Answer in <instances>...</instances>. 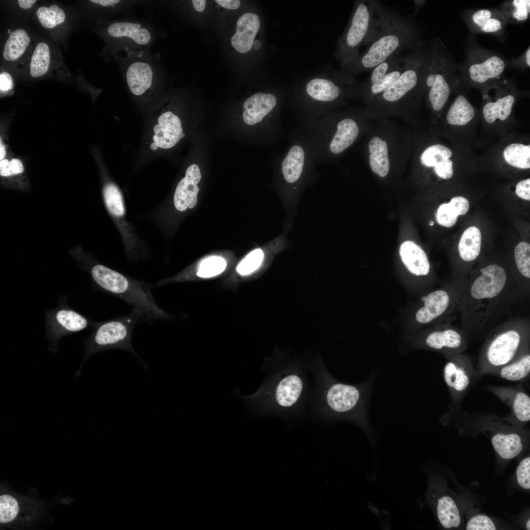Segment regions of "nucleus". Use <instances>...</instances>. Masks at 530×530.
I'll return each instance as SVG.
<instances>
[{
	"instance_id": "obj_16",
	"label": "nucleus",
	"mask_w": 530,
	"mask_h": 530,
	"mask_svg": "<svg viewBox=\"0 0 530 530\" xmlns=\"http://www.w3.org/2000/svg\"><path fill=\"white\" fill-rule=\"evenodd\" d=\"M507 65L501 55L475 48L467 53L460 69L461 77L472 84L488 86L502 79Z\"/></svg>"
},
{
	"instance_id": "obj_14",
	"label": "nucleus",
	"mask_w": 530,
	"mask_h": 530,
	"mask_svg": "<svg viewBox=\"0 0 530 530\" xmlns=\"http://www.w3.org/2000/svg\"><path fill=\"white\" fill-rule=\"evenodd\" d=\"M289 94L288 91L282 90L276 94L263 92L254 94L243 104L244 123L253 128L259 138L278 137L284 130L280 119V110Z\"/></svg>"
},
{
	"instance_id": "obj_10",
	"label": "nucleus",
	"mask_w": 530,
	"mask_h": 530,
	"mask_svg": "<svg viewBox=\"0 0 530 530\" xmlns=\"http://www.w3.org/2000/svg\"><path fill=\"white\" fill-rule=\"evenodd\" d=\"M387 8L376 0H357L339 37L334 54L342 67L355 58L363 46L372 41L384 20Z\"/></svg>"
},
{
	"instance_id": "obj_1",
	"label": "nucleus",
	"mask_w": 530,
	"mask_h": 530,
	"mask_svg": "<svg viewBox=\"0 0 530 530\" xmlns=\"http://www.w3.org/2000/svg\"><path fill=\"white\" fill-rule=\"evenodd\" d=\"M479 271L471 281H460L457 311L467 337L490 332L504 322L529 293L519 283L511 282L500 265L490 264Z\"/></svg>"
},
{
	"instance_id": "obj_38",
	"label": "nucleus",
	"mask_w": 530,
	"mask_h": 530,
	"mask_svg": "<svg viewBox=\"0 0 530 530\" xmlns=\"http://www.w3.org/2000/svg\"><path fill=\"white\" fill-rule=\"evenodd\" d=\"M508 23L521 24L530 17V0H511L503 2L500 8Z\"/></svg>"
},
{
	"instance_id": "obj_28",
	"label": "nucleus",
	"mask_w": 530,
	"mask_h": 530,
	"mask_svg": "<svg viewBox=\"0 0 530 530\" xmlns=\"http://www.w3.org/2000/svg\"><path fill=\"white\" fill-rule=\"evenodd\" d=\"M53 52L47 42L37 43L32 52L28 64L30 77L38 78L49 73L53 65Z\"/></svg>"
},
{
	"instance_id": "obj_17",
	"label": "nucleus",
	"mask_w": 530,
	"mask_h": 530,
	"mask_svg": "<svg viewBox=\"0 0 530 530\" xmlns=\"http://www.w3.org/2000/svg\"><path fill=\"white\" fill-rule=\"evenodd\" d=\"M155 111L146 145L149 152L158 154L175 147L185 134L181 119L168 106H162Z\"/></svg>"
},
{
	"instance_id": "obj_44",
	"label": "nucleus",
	"mask_w": 530,
	"mask_h": 530,
	"mask_svg": "<svg viewBox=\"0 0 530 530\" xmlns=\"http://www.w3.org/2000/svg\"><path fill=\"white\" fill-rule=\"evenodd\" d=\"M19 511L17 500L8 494L0 496V522L6 524L13 521Z\"/></svg>"
},
{
	"instance_id": "obj_20",
	"label": "nucleus",
	"mask_w": 530,
	"mask_h": 530,
	"mask_svg": "<svg viewBox=\"0 0 530 530\" xmlns=\"http://www.w3.org/2000/svg\"><path fill=\"white\" fill-rule=\"evenodd\" d=\"M443 376L450 392L452 406L460 403L474 377L477 378L470 359L462 353L446 357Z\"/></svg>"
},
{
	"instance_id": "obj_50",
	"label": "nucleus",
	"mask_w": 530,
	"mask_h": 530,
	"mask_svg": "<svg viewBox=\"0 0 530 530\" xmlns=\"http://www.w3.org/2000/svg\"><path fill=\"white\" fill-rule=\"evenodd\" d=\"M450 203L456 211L458 215L465 214L469 210V201L462 196H455L451 199Z\"/></svg>"
},
{
	"instance_id": "obj_61",
	"label": "nucleus",
	"mask_w": 530,
	"mask_h": 530,
	"mask_svg": "<svg viewBox=\"0 0 530 530\" xmlns=\"http://www.w3.org/2000/svg\"><path fill=\"white\" fill-rule=\"evenodd\" d=\"M526 528H527V530H530V519H529L527 522Z\"/></svg>"
},
{
	"instance_id": "obj_12",
	"label": "nucleus",
	"mask_w": 530,
	"mask_h": 530,
	"mask_svg": "<svg viewBox=\"0 0 530 530\" xmlns=\"http://www.w3.org/2000/svg\"><path fill=\"white\" fill-rule=\"evenodd\" d=\"M455 61L442 40L436 38L427 46L423 86L427 91L430 105L438 112L445 106L451 87L458 81Z\"/></svg>"
},
{
	"instance_id": "obj_32",
	"label": "nucleus",
	"mask_w": 530,
	"mask_h": 530,
	"mask_svg": "<svg viewBox=\"0 0 530 530\" xmlns=\"http://www.w3.org/2000/svg\"><path fill=\"white\" fill-rule=\"evenodd\" d=\"M31 41L28 32L23 28L13 30L8 36L4 44L2 57L8 62L19 59L25 53Z\"/></svg>"
},
{
	"instance_id": "obj_56",
	"label": "nucleus",
	"mask_w": 530,
	"mask_h": 530,
	"mask_svg": "<svg viewBox=\"0 0 530 530\" xmlns=\"http://www.w3.org/2000/svg\"><path fill=\"white\" fill-rule=\"evenodd\" d=\"M10 163L13 175L20 174L23 172L24 166L19 159H13L10 161Z\"/></svg>"
},
{
	"instance_id": "obj_46",
	"label": "nucleus",
	"mask_w": 530,
	"mask_h": 530,
	"mask_svg": "<svg viewBox=\"0 0 530 530\" xmlns=\"http://www.w3.org/2000/svg\"><path fill=\"white\" fill-rule=\"evenodd\" d=\"M458 214L449 203L441 204L438 207L436 219L439 224L446 227H451L456 223Z\"/></svg>"
},
{
	"instance_id": "obj_41",
	"label": "nucleus",
	"mask_w": 530,
	"mask_h": 530,
	"mask_svg": "<svg viewBox=\"0 0 530 530\" xmlns=\"http://www.w3.org/2000/svg\"><path fill=\"white\" fill-rule=\"evenodd\" d=\"M452 155L451 150L440 144H434L427 148L422 154L420 160L427 167H433L437 163L449 159Z\"/></svg>"
},
{
	"instance_id": "obj_4",
	"label": "nucleus",
	"mask_w": 530,
	"mask_h": 530,
	"mask_svg": "<svg viewBox=\"0 0 530 530\" xmlns=\"http://www.w3.org/2000/svg\"><path fill=\"white\" fill-rule=\"evenodd\" d=\"M354 81L340 70L317 73L293 85L286 105L300 126L307 125L342 104Z\"/></svg>"
},
{
	"instance_id": "obj_39",
	"label": "nucleus",
	"mask_w": 530,
	"mask_h": 530,
	"mask_svg": "<svg viewBox=\"0 0 530 530\" xmlns=\"http://www.w3.org/2000/svg\"><path fill=\"white\" fill-rule=\"evenodd\" d=\"M505 161L510 165L519 169L530 168V145L512 143L503 152Z\"/></svg>"
},
{
	"instance_id": "obj_21",
	"label": "nucleus",
	"mask_w": 530,
	"mask_h": 530,
	"mask_svg": "<svg viewBox=\"0 0 530 530\" xmlns=\"http://www.w3.org/2000/svg\"><path fill=\"white\" fill-rule=\"evenodd\" d=\"M467 336L463 331L447 322L439 327L427 332L421 337L420 347L439 352L445 357L462 353L467 348Z\"/></svg>"
},
{
	"instance_id": "obj_48",
	"label": "nucleus",
	"mask_w": 530,
	"mask_h": 530,
	"mask_svg": "<svg viewBox=\"0 0 530 530\" xmlns=\"http://www.w3.org/2000/svg\"><path fill=\"white\" fill-rule=\"evenodd\" d=\"M518 484L526 489L530 488V458L527 457L520 463L516 471Z\"/></svg>"
},
{
	"instance_id": "obj_23",
	"label": "nucleus",
	"mask_w": 530,
	"mask_h": 530,
	"mask_svg": "<svg viewBox=\"0 0 530 530\" xmlns=\"http://www.w3.org/2000/svg\"><path fill=\"white\" fill-rule=\"evenodd\" d=\"M405 55H395L387 59L372 70L364 81L370 93L373 95L382 94L400 76L404 69Z\"/></svg>"
},
{
	"instance_id": "obj_13",
	"label": "nucleus",
	"mask_w": 530,
	"mask_h": 530,
	"mask_svg": "<svg viewBox=\"0 0 530 530\" xmlns=\"http://www.w3.org/2000/svg\"><path fill=\"white\" fill-rule=\"evenodd\" d=\"M101 29L117 60L151 53L152 44L161 34L160 29L151 24L132 19L109 21Z\"/></svg>"
},
{
	"instance_id": "obj_42",
	"label": "nucleus",
	"mask_w": 530,
	"mask_h": 530,
	"mask_svg": "<svg viewBox=\"0 0 530 530\" xmlns=\"http://www.w3.org/2000/svg\"><path fill=\"white\" fill-rule=\"evenodd\" d=\"M224 259L219 256H211L201 262L196 274L202 278H209L221 273L226 267Z\"/></svg>"
},
{
	"instance_id": "obj_34",
	"label": "nucleus",
	"mask_w": 530,
	"mask_h": 530,
	"mask_svg": "<svg viewBox=\"0 0 530 530\" xmlns=\"http://www.w3.org/2000/svg\"><path fill=\"white\" fill-rule=\"evenodd\" d=\"M530 372V351L514 361L500 368L493 374L511 381H520L527 378Z\"/></svg>"
},
{
	"instance_id": "obj_24",
	"label": "nucleus",
	"mask_w": 530,
	"mask_h": 530,
	"mask_svg": "<svg viewBox=\"0 0 530 530\" xmlns=\"http://www.w3.org/2000/svg\"><path fill=\"white\" fill-rule=\"evenodd\" d=\"M485 388L504 402L511 414L520 422L530 420V398L522 385L515 386H488Z\"/></svg>"
},
{
	"instance_id": "obj_31",
	"label": "nucleus",
	"mask_w": 530,
	"mask_h": 530,
	"mask_svg": "<svg viewBox=\"0 0 530 530\" xmlns=\"http://www.w3.org/2000/svg\"><path fill=\"white\" fill-rule=\"evenodd\" d=\"M491 443L498 454L506 459H512L522 450L521 436L517 433H497L491 438Z\"/></svg>"
},
{
	"instance_id": "obj_59",
	"label": "nucleus",
	"mask_w": 530,
	"mask_h": 530,
	"mask_svg": "<svg viewBox=\"0 0 530 530\" xmlns=\"http://www.w3.org/2000/svg\"><path fill=\"white\" fill-rule=\"evenodd\" d=\"M413 2L414 3L415 6V13H416L419 11V10L421 9V8L424 4V3L426 2V1L425 0H414Z\"/></svg>"
},
{
	"instance_id": "obj_8",
	"label": "nucleus",
	"mask_w": 530,
	"mask_h": 530,
	"mask_svg": "<svg viewBox=\"0 0 530 530\" xmlns=\"http://www.w3.org/2000/svg\"><path fill=\"white\" fill-rule=\"evenodd\" d=\"M117 60L129 92L138 106L153 113L165 103V77L159 61L151 53Z\"/></svg>"
},
{
	"instance_id": "obj_27",
	"label": "nucleus",
	"mask_w": 530,
	"mask_h": 530,
	"mask_svg": "<svg viewBox=\"0 0 530 530\" xmlns=\"http://www.w3.org/2000/svg\"><path fill=\"white\" fill-rule=\"evenodd\" d=\"M399 254L406 267L416 276H426L430 271V264L424 250L412 241L403 242L400 246Z\"/></svg>"
},
{
	"instance_id": "obj_49",
	"label": "nucleus",
	"mask_w": 530,
	"mask_h": 530,
	"mask_svg": "<svg viewBox=\"0 0 530 530\" xmlns=\"http://www.w3.org/2000/svg\"><path fill=\"white\" fill-rule=\"evenodd\" d=\"M433 167L436 174L443 179H449L453 176V162L450 159L437 163Z\"/></svg>"
},
{
	"instance_id": "obj_5",
	"label": "nucleus",
	"mask_w": 530,
	"mask_h": 530,
	"mask_svg": "<svg viewBox=\"0 0 530 530\" xmlns=\"http://www.w3.org/2000/svg\"><path fill=\"white\" fill-rule=\"evenodd\" d=\"M424 44L419 29L410 16H404L387 8L380 29L365 51L340 70L355 80L358 75L371 71L389 57L409 52Z\"/></svg>"
},
{
	"instance_id": "obj_33",
	"label": "nucleus",
	"mask_w": 530,
	"mask_h": 530,
	"mask_svg": "<svg viewBox=\"0 0 530 530\" xmlns=\"http://www.w3.org/2000/svg\"><path fill=\"white\" fill-rule=\"evenodd\" d=\"M481 236L479 229L471 226L462 234L459 242V255L463 261L471 262L478 257L481 249Z\"/></svg>"
},
{
	"instance_id": "obj_35",
	"label": "nucleus",
	"mask_w": 530,
	"mask_h": 530,
	"mask_svg": "<svg viewBox=\"0 0 530 530\" xmlns=\"http://www.w3.org/2000/svg\"><path fill=\"white\" fill-rule=\"evenodd\" d=\"M475 108L466 97L458 95L451 105L447 115L448 122L452 125L463 126L473 118Z\"/></svg>"
},
{
	"instance_id": "obj_19",
	"label": "nucleus",
	"mask_w": 530,
	"mask_h": 530,
	"mask_svg": "<svg viewBox=\"0 0 530 530\" xmlns=\"http://www.w3.org/2000/svg\"><path fill=\"white\" fill-rule=\"evenodd\" d=\"M61 302L46 315V335L53 351L57 350V344L61 338L82 331L90 324L88 319L70 308L66 302Z\"/></svg>"
},
{
	"instance_id": "obj_62",
	"label": "nucleus",
	"mask_w": 530,
	"mask_h": 530,
	"mask_svg": "<svg viewBox=\"0 0 530 530\" xmlns=\"http://www.w3.org/2000/svg\"><path fill=\"white\" fill-rule=\"evenodd\" d=\"M434 221H430L429 222V225H430V226H433V225H434Z\"/></svg>"
},
{
	"instance_id": "obj_40",
	"label": "nucleus",
	"mask_w": 530,
	"mask_h": 530,
	"mask_svg": "<svg viewBox=\"0 0 530 530\" xmlns=\"http://www.w3.org/2000/svg\"><path fill=\"white\" fill-rule=\"evenodd\" d=\"M104 201L107 209L112 215L121 218L125 214V207L122 193L113 183L106 185L103 191Z\"/></svg>"
},
{
	"instance_id": "obj_30",
	"label": "nucleus",
	"mask_w": 530,
	"mask_h": 530,
	"mask_svg": "<svg viewBox=\"0 0 530 530\" xmlns=\"http://www.w3.org/2000/svg\"><path fill=\"white\" fill-rule=\"evenodd\" d=\"M369 149L371 169L380 177H385L387 175L390 168L386 142L377 136H374L370 140Z\"/></svg>"
},
{
	"instance_id": "obj_7",
	"label": "nucleus",
	"mask_w": 530,
	"mask_h": 530,
	"mask_svg": "<svg viewBox=\"0 0 530 530\" xmlns=\"http://www.w3.org/2000/svg\"><path fill=\"white\" fill-rule=\"evenodd\" d=\"M529 345L528 318L514 317L507 319L489 333L475 370L476 377L493 374L530 351Z\"/></svg>"
},
{
	"instance_id": "obj_3",
	"label": "nucleus",
	"mask_w": 530,
	"mask_h": 530,
	"mask_svg": "<svg viewBox=\"0 0 530 530\" xmlns=\"http://www.w3.org/2000/svg\"><path fill=\"white\" fill-rule=\"evenodd\" d=\"M306 366L315 382L309 399L313 415L326 423L349 421L369 432L367 418L369 382L348 384L339 381L320 360L309 362Z\"/></svg>"
},
{
	"instance_id": "obj_37",
	"label": "nucleus",
	"mask_w": 530,
	"mask_h": 530,
	"mask_svg": "<svg viewBox=\"0 0 530 530\" xmlns=\"http://www.w3.org/2000/svg\"><path fill=\"white\" fill-rule=\"evenodd\" d=\"M36 16L40 24L47 29H55L66 21L64 10L54 4L39 7L36 10Z\"/></svg>"
},
{
	"instance_id": "obj_15",
	"label": "nucleus",
	"mask_w": 530,
	"mask_h": 530,
	"mask_svg": "<svg viewBox=\"0 0 530 530\" xmlns=\"http://www.w3.org/2000/svg\"><path fill=\"white\" fill-rule=\"evenodd\" d=\"M143 319L132 311L131 315L96 324L91 334L85 340L84 360L99 351L121 349L136 353L132 347V337L135 323Z\"/></svg>"
},
{
	"instance_id": "obj_26",
	"label": "nucleus",
	"mask_w": 530,
	"mask_h": 530,
	"mask_svg": "<svg viewBox=\"0 0 530 530\" xmlns=\"http://www.w3.org/2000/svg\"><path fill=\"white\" fill-rule=\"evenodd\" d=\"M260 26L261 21L258 14L248 12L242 15L238 20L236 33L231 38L233 47L240 53L250 51L253 47Z\"/></svg>"
},
{
	"instance_id": "obj_58",
	"label": "nucleus",
	"mask_w": 530,
	"mask_h": 530,
	"mask_svg": "<svg viewBox=\"0 0 530 530\" xmlns=\"http://www.w3.org/2000/svg\"><path fill=\"white\" fill-rule=\"evenodd\" d=\"M206 1L204 0H193L192 3L194 9L198 12H201L204 10L206 6Z\"/></svg>"
},
{
	"instance_id": "obj_6",
	"label": "nucleus",
	"mask_w": 530,
	"mask_h": 530,
	"mask_svg": "<svg viewBox=\"0 0 530 530\" xmlns=\"http://www.w3.org/2000/svg\"><path fill=\"white\" fill-rule=\"evenodd\" d=\"M276 164L278 188L288 215L286 224H292L300 198L319 176L314 153L301 126L290 134L288 146Z\"/></svg>"
},
{
	"instance_id": "obj_25",
	"label": "nucleus",
	"mask_w": 530,
	"mask_h": 530,
	"mask_svg": "<svg viewBox=\"0 0 530 530\" xmlns=\"http://www.w3.org/2000/svg\"><path fill=\"white\" fill-rule=\"evenodd\" d=\"M201 179V171L197 164H191L186 168L185 176L178 183L174 194V205L178 211L184 212L196 205L199 191L198 184Z\"/></svg>"
},
{
	"instance_id": "obj_9",
	"label": "nucleus",
	"mask_w": 530,
	"mask_h": 530,
	"mask_svg": "<svg viewBox=\"0 0 530 530\" xmlns=\"http://www.w3.org/2000/svg\"><path fill=\"white\" fill-rule=\"evenodd\" d=\"M308 138L318 164H327L351 146L360 129L356 119L334 111L311 124L301 126Z\"/></svg>"
},
{
	"instance_id": "obj_60",
	"label": "nucleus",
	"mask_w": 530,
	"mask_h": 530,
	"mask_svg": "<svg viewBox=\"0 0 530 530\" xmlns=\"http://www.w3.org/2000/svg\"><path fill=\"white\" fill-rule=\"evenodd\" d=\"M6 154L5 148L3 144L1 142L0 140V160L3 159Z\"/></svg>"
},
{
	"instance_id": "obj_57",
	"label": "nucleus",
	"mask_w": 530,
	"mask_h": 530,
	"mask_svg": "<svg viewBox=\"0 0 530 530\" xmlns=\"http://www.w3.org/2000/svg\"><path fill=\"white\" fill-rule=\"evenodd\" d=\"M37 2L35 0H19L18 3L19 6L24 9H29Z\"/></svg>"
},
{
	"instance_id": "obj_11",
	"label": "nucleus",
	"mask_w": 530,
	"mask_h": 530,
	"mask_svg": "<svg viewBox=\"0 0 530 530\" xmlns=\"http://www.w3.org/2000/svg\"><path fill=\"white\" fill-rule=\"evenodd\" d=\"M91 275L98 287L129 303L143 320L151 321L166 316L156 304L148 284L127 277L101 264L92 266Z\"/></svg>"
},
{
	"instance_id": "obj_51",
	"label": "nucleus",
	"mask_w": 530,
	"mask_h": 530,
	"mask_svg": "<svg viewBox=\"0 0 530 530\" xmlns=\"http://www.w3.org/2000/svg\"><path fill=\"white\" fill-rule=\"evenodd\" d=\"M515 193L520 198L530 200V179L519 182L516 186Z\"/></svg>"
},
{
	"instance_id": "obj_54",
	"label": "nucleus",
	"mask_w": 530,
	"mask_h": 530,
	"mask_svg": "<svg viewBox=\"0 0 530 530\" xmlns=\"http://www.w3.org/2000/svg\"><path fill=\"white\" fill-rule=\"evenodd\" d=\"M215 2L220 6L231 10L236 9L240 5V1L238 0H216Z\"/></svg>"
},
{
	"instance_id": "obj_18",
	"label": "nucleus",
	"mask_w": 530,
	"mask_h": 530,
	"mask_svg": "<svg viewBox=\"0 0 530 530\" xmlns=\"http://www.w3.org/2000/svg\"><path fill=\"white\" fill-rule=\"evenodd\" d=\"M460 281H454L443 288L428 293L415 315L416 321L426 325L443 318H447L457 311V295Z\"/></svg>"
},
{
	"instance_id": "obj_22",
	"label": "nucleus",
	"mask_w": 530,
	"mask_h": 530,
	"mask_svg": "<svg viewBox=\"0 0 530 530\" xmlns=\"http://www.w3.org/2000/svg\"><path fill=\"white\" fill-rule=\"evenodd\" d=\"M465 22L473 32L504 37L508 24L504 15L497 8L472 10L464 14Z\"/></svg>"
},
{
	"instance_id": "obj_36",
	"label": "nucleus",
	"mask_w": 530,
	"mask_h": 530,
	"mask_svg": "<svg viewBox=\"0 0 530 530\" xmlns=\"http://www.w3.org/2000/svg\"><path fill=\"white\" fill-rule=\"evenodd\" d=\"M436 511L439 521L444 528H457L460 525L459 512L451 497L444 496L439 498L437 501Z\"/></svg>"
},
{
	"instance_id": "obj_47",
	"label": "nucleus",
	"mask_w": 530,
	"mask_h": 530,
	"mask_svg": "<svg viewBox=\"0 0 530 530\" xmlns=\"http://www.w3.org/2000/svg\"><path fill=\"white\" fill-rule=\"evenodd\" d=\"M496 527L488 516L484 515H478L473 517L468 522L466 525L467 530H495Z\"/></svg>"
},
{
	"instance_id": "obj_53",
	"label": "nucleus",
	"mask_w": 530,
	"mask_h": 530,
	"mask_svg": "<svg viewBox=\"0 0 530 530\" xmlns=\"http://www.w3.org/2000/svg\"><path fill=\"white\" fill-rule=\"evenodd\" d=\"M13 87V81L11 76L6 72L0 74V89L2 93L7 92Z\"/></svg>"
},
{
	"instance_id": "obj_55",
	"label": "nucleus",
	"mask_w": 530,
	"mask_h": 530,
	"mask_svg": "<svg viewBox=\"0 0 530 530\" xmlns=\"http://www.w3.org/2000/svg\"><path fill=\"white\" fill-rule=\"evenodd\" d=\"M0 174L1 176L7 177L13 175L10 161L3 159L0 161Z\"/></svg>"
},
{
	"instance_id": "obj_2",
	"label": "nucleus",
	"mask_w": 530,
	"mask_h": 530,
	"mask_svg": "<svg viewBox=\"0 0 530 530\" xmlns=\"http://www.w3.org/2000/svg\"><path fill=\"white\" fill-rule=\"evenodd\" d=\"M266 376L254 394L240 396L247 409L257 414L293 418L305 413L312 388L306 364L296 359L266 362Z\"/></svg>"
},
{
	"instance_id": "obj_43",
	"label": "nucleus",
	"mask_w": 530,
	"mask_h": 530,
	"mask_svg": "<svg viewBox=\"0 0 530 530\" xmlns=\"http://www.w3.org/2000/svg\"><path fill=\"white\" fill-rule=\"evenodd\" d=\"M514 260L516 267L520 274L525 279L530 278V244L522 241L514 249Z\"/></svg>"
},
{
	"instance_id": "obj_29",
	"label": "nucleus",
	"mask_w": 530,
	"mask_h": 530,
	"mask_svg": "<svg viewBox=\"0 0 530 530\" xmlns=\"http://www.w3.org/2000/svg\"><path fill=\"white\" fill-rule=\"evenodd\" d=\"M515 101L514 96L510 93L498 96L494 100L485 103L482 109L483 117L489 123H493L497 119L506 120L510 116Z\"/></svg>"
},
{
	"instance_id": "obj_52",
	"label": "nucleus",
	"mask_w": 530,
	"mask_h": 530,
	"mask_svg": "<svg viewBox=\"0 0 530 530\" xmlns=\"http://www.w3.org/2000/svg\"><path fill=\"white\" fill-rule=\"evenodd\" d=\"M512 65L521 69H528L530 67V47L519 57L513 58L510 62Z\"/></svg>"
},
{
	"instance_id": "obj_45",
	"label": "nucleus",
	"mask_w": 530,
	"mask_h": 530,
	"mask_svg": "<svg viewBox=\"0 0 530 530\" xmlns=\"http://www.w3.org/2000/svg\"><path fill=\"white\" fill-rule=\"evenodd\" d=\"M264 258L263 250L260 248L256 249L250 252L240 262L237 267V270L242 275L250 274L261 266Z\"/></svg>"
}]
</instances>
